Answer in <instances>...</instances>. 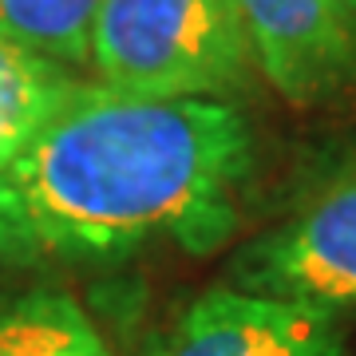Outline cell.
<instances>
[{
	"instance_id": "6",
	"label": "cell",
	"mask_w": 356,
	"mask_h": 356,
	"mask_svg": "<svg viewBox=\"0 0 356 356\" xmlns=\"http://www.w3.org/2000/svg\"><path fill=\"white\" fill-rule=\"evenodd\" d=\"M0 356H115L99 325L60 285L0 297Z\"/></svg>"
},
{
	"instance_id": "1",
	"label": "cell",
	"mask_w": 356,
	"mask_h": 356,
	"mask_svg": "<svg viewBox=\"0 0 356 356\" xmlns=\"http://www.w3.org/2000/svg\"><path fill=\"white\" fill-rule=\"evenodd\" d=\"M257 143L229 99H139L76 83L0 166V261L107 269L154 245L234 238Z\"/></svg>"
},
{
	"instance_id": "7",
	"label": "cell",
	"mask_w": 356,
	"mask_h": 356,
	"mask_svg": "<svg viewBox=\"0 0 356 356\" xmlns=\"http://www.w3.org/2000/svg\"><path fill=\"white\" fill-rule=\"evenodd\" d=\"M103 0H0V44L60 67H88V40Z\"/></svg>"
},
{
	"instance_id": "9",
	"label": "cell",
	"mask_w": 356,
	"mask_h": 356,
	"mask_svg": "<svg viewBox=\"0 0 356 356\" xmlns=\"http://www.w3.org/2000/svg\"><path fill=\"white\" fill-rule=\"evenodd\" d=\"M344 4H348V8H353V16H356V0H344Z\"/></svg>"
},
{
	"instance_id": "5",
	"label": "cell",
	"mask_w": 356,
	"mask_h": 356,
	"mask_svg": "<svg viewBox=\"0 0 356 356\" xmlns=\"http://www.w3.org/2000/svg\"><path fill=\"white\" fill-rule=\"evenodd\" d=\"M151 356H348L337 317L218 285L194 297Z\"/></svg>"
},
{
	"instance_id": "3",
	"label": "cell",
	"mask_w": 356,
	"mask_h": 356,
	"mask_svg": "<svg viewBox=\"0 0 356 356\" xmlns=\"http://www.w3.org/2000/svg\"><path fill=\"white\" fill-rule=\"evenodd\" d=\"M229 285L356 317V147L317 166L289 210L234 254Z\"/></svg>"
},
{
	"instance_id": "4",
	"label": "cell",
	"mask_w": 356,
	"mask_h": 356,
	"mask_svg": "<svg viewBox=\"0 0 356 356\" xmlns=\"http://www.w3.org/2000/svg\"><path fill=\"white\" fill-rule=\"evenodd\" d=\"M257 76L293 107L356 95V16L344 0H234Z\"/></svg>"
},
{
	"instance_id": "8",
	"label": "cell",
	"mask_w": 356,
	"mask_h": 356,
	"mask_svg": "<svg viewBox=\"0 0 356 356\" xmlns=\"http://www.w3.org/2000/svg\"><path fill=\"white\" fill-rule=\"evenodd\" d=\"M79 79L67 67L0 44V166L72 95Z\"/></svg>"
},
{
	"instance_id": "2",
	"label": "cell",
	"mask_w": 356,
	"mask_h": 356,
	"mask_svg": "<svg viewBox=\"0 0 356 356\" xmlns=\"http://www.w3.org/2000/svg\"><path fill=\"white\" fill-rule=\"evenodd\" d=\"M88 67L139 99H229L257 76L234 0H103Z\"/></svg>"
}]
</instances>
